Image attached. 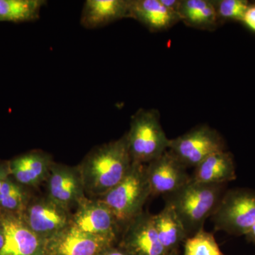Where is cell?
I'll list each match as a JSON object with an SVG mask.
<instances>
[{"mask_svg":"<svg viewBox=\"0 0 255 255\" xmlns=\"http://www.w3.org/2000/svg\"><path fill=\"white\" fill-rule=\"evenodd\" d=\"M46 181L47 196L68 211L86 198L78 167L54 162Z\"/></svg>","mask_w":255,"mask_h":255,"instance_id":"obj_11","label":"cell"},{"mask_svg":"<svg viewBox=\"0 0 255 255\" xmlns=\"http://www.w3.org/2000/svg\"><path fill=\"white\" fill-rule=\"evenodd\" d=\"M41 255H46V253H43V254H41Z\"/></svg>","mask_w":255,"mask_h":255,"instance_id":"obj_30","label":"cell"},{"mask_svg":"<svg viewBox=\"0 0 255 255\" xmlns=\"http://www.w3.org/2000/svg\"><path fill=\"white\" fill-rule=\"evenodd\" d=\"M130 18L152 32L166 31L180 21L179 15L166 8L160 0H130Z\"/></svg>","mask_w":255,"mask_h":255,"instance_id":"obj_16","label":"cell"},{"mask_svg":"<svg viewBox=\"0 0 255 255\" xmlns=\"http://www.w3.org/2000/svg\"><path fill=\"white\" fill-rule=\"evenodd\" d=\"M0 224L4 235L0 255H41L44 253V240L31 231L19 215L3 214Z\"/></svg>","mask_w":255,"mask_h":255,"instance_id":"obj_13","label":"cell"},{"mask_svg":"<svg viewBox=\"0 0 255 255\" xmlns=\"http://www.w3.org/2000/svg\"><path fill=\"white\" fill-rule=\"evenodd\" d=\"M211 218L216 231L246 236L255 223V191L236 189L224 193Z\"/></svg>","mask_w":255,"mask_h":255,"instance_id":"obj_5","label":"cell"},{"mask_svg":"<svg viewBox=\"0 0 255 255\" xmlns=\"http://www.w3.org/2000/svg\"><path fill=\"white\" fill-rule=\"evenodd\" d=\"M99 255H128L127 254V252L124 251L123 249L118 247L112 246L110 248H107L102 253H101Z\"/></svg>","mask_w":255,"mask_h":255,"instance_id":"obj_26","label":"cell"},{"mask_svg":"<svg viewBox=\"0 0 255 255\" xmlns=\"http://www.w3.org/2000/svg\"><path fill=\"white\" fill-rule=\"evenodd\" d=\"M224 185L191 179L180 189L166 196L165 204L174 210L189 237L204 229L206 220L212 216L222 199Z\"/></svg>","mask_w":255,"mask_h":255,"instance_id":"obj_2","label":"cell"},{"mask_svg":"<svg viewBox=\"0 0 255 255\" xmlns=\"http://www.w3.org/2000/svg\"><path fill=\"white\" fill-rule=\"evenodd\" d=\"M132 164L125 135L95 147L78 167L85 194L100 199L123 180Z\"/></svg>","mask_w":255,"mask_h":255,"instance_id":"obj_1","label":"cell"},{"mask_svg":"<svg viewBox=\"0 0 255 255\" xmlns=\"http://www.w3.org/2000/svg\"><path fill=\"white\" fill-rule=\"evenodd\" d=\"M159 241L167 253L177 251L179 245L189 237L184 225L174 210L165 204L160 212L152 216Z\"/></svg>","mask_w":255,"mask_h":255,"instance_id":"obj_18","label":"cell"},{"mask_svg":"<svg viewBox=\"0 0 255 255\" xmlns=\"http://www.w3.org/2000/svg\"><path fill=\"white\" fill-rule=\"evenodd\" d=\"M182 0H160L161 3L170 11H173L179 15V10L180 8Z\"/></svg>","mask_w":255,"mask_h":255,"instance_id":"obj_25","label":"cell"},{"mask_svg":"<svg viewBox=\"0 0 255 255\" xmlns=\"http://www.w3.org/2000/svg\"><path fill=\"white\" fill-rule=\"evenodd\" d=\"M184 255H224L214 234L201 230L184 241Z\"/></svg>","mask_w":255,"mask_h":255,"instance_id":"obj_22","label":"cell"},{"mask_svg":"<svg viewBox=\"0 0 255 255\" xmlns=\"http://www.w3.org/2000/svg\"><path fill=\"white\" fill-rule=\"evenodd\" d=\"M153 215L142 212L125 226L120 247L128 255H166L154 226Z\"/></svg>","mask_w":255,"mask_h":255,"instance_id":"obj_12","label":"cell"},{"mask_svg":"<svg viewBox=\"0 0 255 255\" xmlns=\"http://www.w3.org/2000/svg\"><path fill=\"white\" fill-rule=\"evenodd\" d=\"M28 201L22 188L6 178L0 190V209L4 214L21 215Z\"/></svg>","mask_w":255,"mask_h":255,"instance_id":"obj_21","label":"cell"},{"mask_svg":"<svg viewBox=\"0 0 255 255\" xmlns=\"http://www.w3.org/2000/svg\"><path fill=\"white\" fill-rule=\"evenodd\" d=\"M168 150L146 166L151 196H169L190 182L191 176Z\"/></svg>","mask_w":255,"mask_h":255,"instance_id":"obj_10","label":"cell"},{"mask_svg":"<svg viewBox=\"0 0 255 255\" xmlns=\"http://www.w3.org/2000/svg\"><path fill=\"white\" fill-rule=\"evenodd\" d=\"M166 255H178L177 251H174L170 252V253H167V254Z\"/></svg>","mask_w":255,"mask_h":255,"instance_id":"obj_29","label":"cell"},{"mask_svg":"<svg viewBox=\"0 0 255 255\" xmlns=\"http://www.w3.org/2000/svg\"><path fill=\"white\" fill-rule=\"evenodd\" d=\"M130 0H87L82 9L80 23L93 29L130 18Z\"/></svg>","mask_w":255,"mask_h":255,"instance_id":"obj_15","label":"cell"},{"mask_svg":"<svg viewBox=\"0 0 255 255\" xmlns=\"http://www.w3.org/2000/svg\"><path fill=\"white\" fill-rule=\"evenodd\" d=\"M53 163L49 154L38 150L18 156L8 164L9 174L18 184L36 187L47 180Z\"/></svg>","mask_w":255,"mask_h":255,"instance_id":"obj_14","label":"cell"},{"mask_svg":"<svg viewBox=\"0 0 255 255\" xmlns=\"http://www.w3.org/2000/svg\"><path fill=\"white\" fill-rule=\"evenodd\" d=\"M150 196L146 166L132 162L123 180L97 199L111 210L119 226L124 227L143 212L142 208Z\"/></svg>","mask_w":255,"mask_h":255,"instance_id":"obj_3","label":"cell"},{"mask_svg":"<svg viewBox=\"0 0 255 255\" xmlns=\"http://www.w3.org/2000/svg\"><path fill=\"white\" fill-rule=\"evenodd\" d=\"M71 223L82 232L115 243L120 226L111 210L99 199L85 198L72 215Z\"/></svg>","mask_w":255,"mask_h":255,"instance_id":"obj_8","label":"cell"},{"mask_svg":"<svg viewBox=\"0 0 255 255\" xmlns=\"http://www.w3.org/2000/svg\"><path fill=\"white\" fill-rule=\"evenodd\" d=\"M242 21L250 29L255 32V5L248 6Z\"/></svg>","mask_w":255,"mask_h":255,"instance_id":"obj_24","label":"cell"},{"mask_svg":"<svg viewBox=\"0 0 255 255\" xmlns=\"http://www.w3.org/2000/svg\"><path fill=\"white\" fill-rule=\"evenodd\" d=\"M213 2L219 20L242 21L250 6L245 0H220Z\"/></svg>","mask_w":255,"mask_h":255,"instance_id":"obj_23","label":"cell"},{"mask_svg":"<svg viewBox=\"0 0 255 255\" xmlns=\"http://www.w3.org/2000/svg\"><path fill=\"white\" fill-rule=\"evenodd\" d=\"M112 246L114 243L112 241L82 232L70 223L45 241L44 253L48 255H99Z\"/></svg>","mask_w":255,"mask_h":255,"instance_id":"obj_9","label":"cell"},{"mask_svg":"<svg viewBox=\"0 0 255 255\" xmlns=\"http://www.w3.org/2000/svg\"><path fill=\"white\" fill-rule=\"evenodd\" d=\"M236 179L233 155L226 150L209 155L194 167L191 179L204 184H226Z\"/></svg>","mask_w":255,"mask_h":255,"instance_id":"obj_17","label":"cell"},{"mask_svg":"<svg viewBox=\"0 0 255 255\" xmlns=\"http://www.w3.org/2000/svg\"><path fill=\"white\" fill-rule=\"evenodd\" d=\"M19 216L31 231L46 241L69 226L72 215L46 196L28 201Z\"/></svg>","mask_w":255,"mask_h":255,"instance_id":"obj_7","label":"cell"},{"mask_svg":"<svg viewBox=\"0 0 255 255\" xmlns=\"http://www.w3.org/2000/svg\"><path fill=\"white\" fill-rule=\"evenodd\" d=\"M245 236H246L247 241L255 243V223Z\"/></svg>","mask_w":255,"mask_h":255,"instance_id":"obj_28","label":"cell"},{"mask_svg":"<svg viewBox=\"0 0 255 255\" xmlns=\"http://www.w3.org/2000/svg\"><path fill=\"white\" fill-rule=\"evenodd\" d=\"M226 150L224 140L216 129L198 126L175 138L170 139L168 151L186 167H195L209 155Z\"/></svg>","mask_w":255,"mask_h":255,"instance_id":"obj_6","label":"cell"},{"mask_svg":"<svg viewBox=\"0 0 255 255\" xmlns=\"http://www.w3.org/2000/svg\"><path fill=\"white\" fill-rule=\"evenodd\" d=\"M8 174H9V164L0 163V190L5 179L7 178Z\"/></svg>","mask_w":255,"mask_h":255,"instance_id":"obj_27","label":"cell"},{"mask_svg":"<svg viewBox=\"0 0 255 255\" xmlns=\"http://www.w3.org/2000/svg\"><path fill=\"white\" fill-rule=\"evenodd\" d=\"M125 135L132 162L148 164L168 150L170 139L162 128L157 111H137Z\"/></svg>","mask_w":255,"mask_h":255,"instance_id":"obj_4","label":"cell"},{"mask_svg":"<svg viewBox=\"0 0 255 255\" xmlns=\"http://www.w3.org/2000/svg\"><path fill=\"white\" fill-rule=\"evenodd\" d=\"M44 0H0V21L21 23L38 19Z\"/></svg>","mask_w":255,"mask_h":255,"instance_id":"obj_20","label":"cell"},{"mask_svg":"<svg viewBox=\"0 0 255 255\" xmlns=\"http://www.w3.org/2000/svg\"><path fill=\"white\" fill-rule=\"evenodd\" d=\"M179 16L187 26L206 31H214L219 21L214 2L209 0H182Z\"/></svg>","mask_w":255,"mask_h":255,"instance_id":"obj_19","label":"cell"}]
</instances>
